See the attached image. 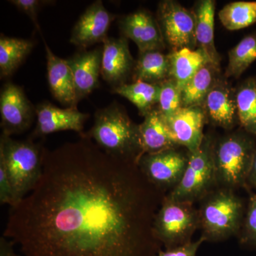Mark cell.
Returning <instances> with one entry per match:
<instances>
[{
	"instance_id": "cell-23",
	"label": "cell",
	"mask_w": 256,
	"mask_h": 256,
	"mask_svg": "<svg viewBox=\"0 0 256 256\" xmlns=\"http://www.w3.org/2000/svg\"><path fill=\"white\" fill-rule=\"evenodd\" d=\"M218 70L212 64L204 66L182 90V107L203 108L207 94L216 82V74Z\"/></svg>"
},
{
	"instance_id": "cell-11",
	"label": "cell",
	"mask_w": 256,
	"mask_h": 256,
	"mask_svg": "<svg viewBox=\"0 0 256 256\" xmlns=\"http://www.w3.org/2000/svg\"><path fill=\"white\" fill-rule=\"evenodd\" d=\"M122 36L137 45L140 53L164 50V38L158 20L144 10L126 15L118 21Z\"/></svg>"
},
{
	"instance_id": "cell-2",
	"label": "cell",
	"mask_w": 256,
	"mask_h": 256,
	"mask_svg": "<svg viewBox=\"0 0 256 256\" xmlns=\"http://www.w3.org/2000/svg\"><path fill=\"white\" fill-rule=\"evenodd\" d=\"M86 137L112 158L137 163L142 156L139 124H134L122 107L114 102L96 111L94 126Z\"/></svg>"
},
{
	"instance_id": "cell-7",
	"label": "cell",
	"mask_w": 256,
	"mask_h": 256,
	"mask_svg": "<svg viewBox=\"0 0 256 256\" xmlns=\"http://www.w3.org/2000/svg\"><path fill=\"white\" fill-rule=\"evenodd\" d=\"M214 140L204 136L201 146L188 152V161L180 183L166 196L178 201H200L217 188L213 160Z\"/></svg>"
},
{
	"instance_id": "cell-24",
	"label": "cell",
	"mask_w": 256,
	"mask_h": 256,
	"mask_svg": "<svg viewBox=\"0 0 256 256\" xmlns=\"http://www.w3.org/2000/svg\"><path fill=\"white\" fill-rule=\"evenodd\" d=\"M34 46V42L12 38L4 35L0 37V76L6 78L12 75Z\"/></svg>"
},
{
	"instance_id": "cell-32",
	"label": "cell",
	"mask_w": 256,
	"mask_h": 256,
	"mask_svg": "<svg viewBox=\"0 0 256 256\" xmlns=\"http://www.w3.org/2000/svg\"><path fill=\"white\" fill-rule=\"evenodd\" d=\"M0 202L1 204L10 205V207L15 205L14 194L12 184L6 168L0 162Z\"/></svg>"
},
{
	"instance_id": "cell-27",
	"label": "cell",
	"mask_w": 256,
	"mask_h": 256,
	"mask_svg": "<svg viewBox=\"0 0 256 256\" xmlns=\"http://www.w3.org/2000/svg\"><path fill=\"white\" fill-rule=\"evenodd\" d=\"M218 18L230 31L248 28L256 22V1L229 3L220 10Z\"/></svg>"
},
{
	"instance_id": "cell-25",
	"label": "cell",
	"mask_w": 256,
	"mask_h": 256,
	"mask_svg": "<svg viewBox=\"0 0 256 256\" xmlns=\"http://www.w3.org/2000/svg\"><path fill=\"white\" fill-rule=\"evenodd\" d=\"M114 94L122 96L138 108L140 114L146 116L154 109V106L160 100V84H149L134 82L114 88Z\"/></svg>"
},
{
	"instance_id": "cell-17",
	"label": "cell",
	"mask_w": 256,
	"mask_h": 256,
	"mask_svg": "<svg viewBox=\"0 0 256 256\" xmlns=\"http://www.w3.org/2000/svg\"><path fill=\"white\" fill-rule=\"evenodd\" d=\"M203 108L207 120L224 129L233 128L238 119L236 92L218 79L207 94Z\"/></svg>"
},
{
	"instance_id": "cell-34",
	"label": "cell",
	"mask_w": 256,
	"mask_h": 256,
	"mask_svg": "<svg viewBox=\"0 0 256 256\" xmlns=\"http://www.w3.org/2000/svg\"><path fill=\"white\" fill-rule=\"evenodd\" d=\"M14 242L2 236L0 238V256H24L15 252Z\"/></svg>"
},
{
	"instance_id": "cell-8",
	"label": "cell",
	"mask_w": 256,
	"mask_h": 256,
	"mask_svg": "<svg viewBox=\"0 0 256 256\" xmlns=\"http://www.w3.org/2000/svg\"><path fill=\"white\" fill-rule=\"evenodd\" d=\"M188 161V152L178 148L148 153L140 156L138 166L143 176L154 188L173 190L184 174Z\"/></svg>"
},
{
	"instance_id": "cell-29",
	"label": "cell",
	"mask_w": 256,
	"mask_h": 256,
	"mask_svg": "<svg viewBox=\"0 0 256 256\" xmlns=\"http://www.w3.org/2000/svg\"><path fill=\"white\" fill-rule=\"evenodd\" d=\"M160 95L158 109L164 118L173 116L182 108L181 90L174 80L168 78L160 82Z\"/></svg>"
},
{
	"instance_id": "cell-1",
	"label": "cell",
	"mask_w": 256,
	"mask_h": 256,
	"mask_svg": "<svg viewBox=\"0 0 256 256\" xmlns=\"http://www.w3.org/2000/svg\"><path fill=\"white\" fill-rule=\"evenodd\" d=\"M160 192L137 163L108 156L82 134L45 150L41 178L10 207L3 236L24 256H154Z\"/></svg>"
},
{
	"instance_id": "cell-3",
	"label": "cell",
	"mask_w": 256,
	"mask_h": 256,
	"mask_svg": "<svg viewBox=\"0 0 256 256\" xmlns=\"http://www.w3.org/2000/svg\"><path fill=\"white\" fill-rule=\"evenodd\" d=\"M46 150L32 139L16 140L2 133L0 162L6 168L18 205L41 178ZM13 207V206H12Z\"/></svg>"
},
{
	"instance_id": "cell-28",
	"label": "cell",
	"mask_w": 256,
	"mask_h": 256,
	"mask_svg": "<svg viewBox=\"0 0 256 256\" xmlns=\"http://www.w3.org/2000/svg\"><path fill=\"white\" fill-rule=\"evenodd\" d=\"M256 60V34L242 38L228 53L226 76L238 78Z\"/></svg>"
},
{
	"instance_id": "cell-21",
	"label": "cell",
	"mask_w": 256,
	"mask_h": 256,
	"mask_svg": "<svg viewBox=\"0 0 256 256\" xmlns=\"http://www.w3.org/2000/svg\"><path fill=\"white\" fill-rule=\"evenodd\" d=\"M168 56L170 63V78L174 80L181 92L204 66L210 63L206 55L198 48L194 50L184 48L172 50Z\"/></svg>"
},
{
	"instance_id": "cell-10",
	"label": "cell",
	"mask_w": 256,
	"mask_h": 256,
	"mask_svg": "<svg viewBox=\"0 0 256 256\" xmlns=\"http://www.w3.org/2000/svg\"><path fill=\"white\" fill-rule=\"evenodd\" d=\"M0 114L2 134H20L31 127L36 109L26 97L22 88L9 82L2 88Z\"/></svg>"
},
{
	"instance_id": "cell-13",
	"label": "cell",
	"mask_w": 256,
	"mask_h": 256,
	"mask_svg": "<svg viewBox=\"0 0 256 256\" xmlns=\"http://www.w3.org/2000/svg\"><path fill=\"white\" fill-rule=\"evenodd\" d=\"M37 122L32 138H42L60 131L82 133L89 114L80 112L76 106L66 108L56 107L50 102L38 104L36 108Z\"/></svg>"
},
{
	"instance_id": "cell-20",
	"label": "cell",
	"mask_w": 256,
	"mask_h": 256,
	"mask_svg": "<svg viewBox=\"0 0 256 256\" xmlns=\"http://www.w3.org/2000/svg\"><path fill=\"white\" fill-rule=\"evenodd\" d=\"M194 13L196 20V46L206 55L210 63L220 68V56L214 44L215 2L213 0L198 2Z\"/></svg>"
},
{
	"instance_id": "cell-18",
	"label": "cell",
	"mask_w": 256,
	"mask_h": 256,
	"mask_svg": "<svg viewBox=\"0 0 256 256\" xmlns=\"http://www.w3.org/2000/svg\"><path fill=\"white\" fill-rule=\"evenodd\" d=\"M47 60V77L52 96L63 105L76 106L73 74L66 60L56 56L44 42Z\"/></svg>"
},
{
	"instance_id": "cell-31",
	"label": "cell",
	"mask_w": 256,
	"mask_h": 256,
	"mask_svg": "<svg viewBox=\"0 0 256 256\" xmlns=\"http://www.w3.org/2000/svg\"><path fill=\"white\" fill-rule=\"evenodd\" d=\"M10 3L14 5L20 11L22 12L28 18H31L34 24L36 25V28L40 31L38 21H37V14L42 6L48 4L50 1L44 0H10Z\"/></svg>"
},
{
	"instance_id": "cell-12",
	"label": "cell",
	"mask_w": 256,
	"mask_h": 256,
	"mask_svg": "<svg viewBox=\"0 0 256 256\" xmlns=\"http://www.w3.org/2000/svg\"><path fill=\"white\" fill-rule=\"evenodd\" d=\"M114 16L109 12L101 0L92 2L74 25L70 42L85 48L97 43H104Z\"/></svg>"
},
{
	"instance_id": "cell-6",
	"label": "cell",
	"mask_w": 256,
	"mask_h": 256,
	"mask_svg": "<svg viewBox=\"0 0 256 256\" xmlns=\"http://www.w3.org/2000/svg\"><path fill=\"white\" fill-rule=\"evenodd\" d=\"M200 228V216L193 202L178 201L166 196L156 213L153 234L166 249L192 242L191 237Z\"/></svg>"
},
{
	"instance_id": "cell-5",
	"label": "cell",
	"mask_w": 256,
	"mask_h": 256,
	"mask_svg": "<svg viewBox=\"0 0 256 256\" xmlns=\"http://www.w3.org/2000/svg\"><path fill=\"white\" fill-rule=\"evenodd\" d=\"M198 208L202 237L220 242L236 235L242 228L245 207L230 188H217L200 200Z\"/></svg>"
},
{
	"instance_id": "cell-30",
	"label": "cell",
	"mask_w": 256,
	"mask_h": 256,
	"mask_svg": "<svg viewBox=\"0 0 256 256\" xmlns=\"http://www.w3.org/2000/svg\"><path fill=\"white\" fill-rule=\"evenodd\" d=\"M239 234L242 244L256 248V194L249 198Z\"/></svg>"
},
{
	"instance_id": "cell-26",
	"label": "cell",
	"mask_w": 256,
	"mask_h": 256,
	"mask_svg": "<svg viewBox=\"0 0 256 256\" xmlns=\"http://www.w3.org/2000/svg\"><path fill=\"white\" fill-rule=\"evenodd\" d=\"M239 124L256 138V79L245 80L236 92Z\"/></svg>"
},
{
	"instance_id": "cell-14",
	"label": "cell",
	"mask_w": 256,
	"mask_h": 256,
	"mask_svg": "<svg viewBox=\"0 0 256 256\" xmlns=\"http://www.w3.org/2000/svg\"><path fill=\"white\" fill-rule=\"evenodd\" d=\"M164 120L176 146H184L188 152L200 148L204 138V127L207 120L203 108L182 107Z\"/></svg>"
},
{
	"instance_id": "cell-35",
	"label": "cell",
	"mask_w": 256,
	"mask_h": 256,
	"mask_svg": "<svg viewBox=\"0 0 256 256\" xmlns=\"http://www.w3.org/2000/svg\"><path fill=\"white\" fill-rule=\"evenodd\" d=\"M247 186H252L256 190V150L254 160H252V168H250L247 180Z\"/></svg>"
},
{
	"instance_id": "cell-4",
	"label": "cell",
	"mask_w": 256,
	"mask_h": 256,
	"mask_svg": "<svg viewBox=\"0 0 256 256\" xmlns=\"http://www.w3.org/2000/svg\"><path fill=\"white\" fill-rule=\"evenodd\" d=\"M256 150V138L245 130L214 141L213 160L217 188L236 190L247 186Z\"/></svg>"
},
{
	"instance_id": "cell-9",
	"label": "cell",
	"mask_w": 256,
	"mask_h": 256,
	"mask_svg": "<svg viewBox=\"0 0 256 256\" xmlns=\"http://www.w3.org/2000/svg\"><path fill=\"white\" fill-rule=\"evenodd\" d=\"M158 23L164 41L173 50L196 46V14L172 0L160 2L158 6Z\"/></svg>"
},
{
	"instance_id": "cell-16",
	"label": "cell",
	"mask_w": 256,
	"mask_h": 256,
	"mask_svg": "<svg viewBox=\"0 0 256 256\" xmlns=\"http://www.w3.org/2000/svg\"><path fill=\"white\" fill-rule=\"evenodd\" d=\"M102 47L82 50L66 60L73 74L77 102L86 97L99 86Z\"/></svg>"
},
{
	"instance_id": "cell-19",
	"label": "cell",
	"mask_w": 256,
	"mask_h": 256,
	"mask_svg": "<svg viewBox=\"0 0 256 256\" xmlns=\"http://www.w3.org/2000/svg\"><path fill=\"white\" fill-rule=\"evenodd\" d=\"M139 130L142 156L178 148L158 108L153 109L144 116L142 124H139Z\"/></svg>"
},
{
	"instance_id": "cell-33",
	"label": "cell",
	"mask_w": 256,
	"mask_h": 256,
	"mask_svg": "<svg viewBox=\"0 0 256 256\" xmlns=\"http://www.w3.org/2000/svg\"><path fill=\"white\" fill-rule=\"evenodd\" d=\"M206 242L204 238L201 237L195 242H190L188 244L166 249L164 252H160L154 256H196V252L200 246Z\"/></svg>"
},
{
	"instance_id": "cell-15",
	"label": "cell",
	"mask_w": 256,
	"mask_h": 256,
	"mask_svg": "<svg viewBox=\"0 0 256 256\" xmlns=\"http://www.w3.org/2000/svg\"><path fill=\"white\" fill-rule=\"evenodd\" d=\"M102 44L100 75L112 88L126 84L136 64L127 38L108 37Z\"/></svg>"
},
{
	"instance_id": "cell-22",
	"label": "cell",
	"mask_w": 256,
	"mask_h": 256,
	"mask_svg": "<svg viewBox=\"0 0 256 256\" xmlns=\"http://www.w3.org/2000/svg\"><path fill=\"white\" fill-rule=\"evenodd\" d=\"M133 70L134 82L160 84L170 78L169 56L156 50L140 53Z\"/></svg>"
}]
</instances>
